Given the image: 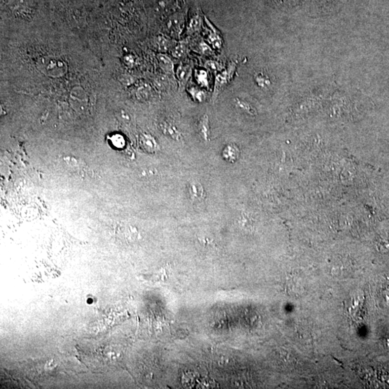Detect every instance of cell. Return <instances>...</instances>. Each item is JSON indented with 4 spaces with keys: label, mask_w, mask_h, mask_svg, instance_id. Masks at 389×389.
<instances>
[{
    "label": "cell",
    "mask_w": 389,
    "mask_h": 389,
    "mask_svg": "<svg viewBox=\"0 0 389 389\" xmlns=\"http://www.w3.org/2000/svg\"><path fill=\"white\" fill-rule=\"evenodd\" d=\"M39 71L50 78H59L67 72V66L62 59L53 57H42L37 62Z\"/></svg>",
    "instance_id": "1"
},
{
    "label": "cell",
    "mask_w": 389,
    "mask_h": 389,
    "mask_svg": "<svg viewBox=\"0 0 389 389\" xmlns=\"http://www.w3.org/2000/svg\"><path fill=\"white\" fill-rule=\"evenodd\" d=\"M143 150L150 153H154L157 150V144L155 139L150 135H142L140 140Z\"/></svg>",
    "instance_id": "2"
},
{
    "label": "cell",
    "mask_w": 389,
    "mask_h": 389,
    "mask_svg": "<svg viewBox=\"0 0 389 389\" xmlns=\"http://www.w3.org/2000/svg\"><path fill=\"white\" fill-rule=\"evenodd\" d=\"M183 20L182 21L180 19L174 18L170 20L167 24V30L170 35L172 36H179L181 34L182 30L183 28Z\"/></svg>",
    "instance_id": "3"
},
{
    "label": "cell",
    "mask_w": 389,
    "mask_h": 389,
    "mask_svg": "<svg viewBox=\"0 0 389 389\" xmlns=\"http://www.w3.org/2000/svg\"><path fill=\"white\" fill-rule=\"evenodd\" d=\"M191 74H192V70H191V67L188 65H185V64L179 66L176 72L177 79L180 83H183V84H185L190 79Z\"/></svg>",
    "instance_id": "4"
},
{
    "label": "cell",
    "mask_w": 389,
    "mask_h": 389,
    "mask_svg": "<svg viewBox=\"0 0 389 389\" xmlns=\"http://www.w3.org/2000/svg\"><path fill=\"white\" fill-rule=\"evenodd\" d=\"M158 62L160 67L162 69L163 71L167 73L171 74L174 72V64L169 56L164 54H159L157 56Z\"/></svg>",
    "instance_id": "5"
},
{
    "label": "cell",
    "mask_w": 389,
    "mask_h": 389,
    "mask_svg": "<svg viewBox=\"0 0 389 389\" xmlns=\"http://www.w3.org/2000/svg\"><path fill=\"white\" fill-rule=\"evenodd\" d=\"M160 128L161 131L164 132V134L169 135V136H172V137H177L179 136L178 131H177L176 128L167 122L160 123Z\"/></svg>",
    "instance_id": "6"
},
{
    "label": "cell",
    "mask_w": 389,
    "mask_h": 389,
    "mask_svg": "<svg viewBox=\"0 0 389 389\" xmlns=\"http://www.w3.org/2000/svg\"><path fill=\"white\" fill-rule=\"evenodd\" d=\"M187 48L186 45L179 44L174 47L172 50V54L177 59H183L187 56Z\"/></svg>",
    "instance_id": "7"
},
{
    "label": "cell",
    "mask_w": 389,
    "mask_h": 389,
    "mask_svg": "<svg viewBox=\"0 0 389 389\" xmlns=\"http://www.w3.org/2000/svg\"><path fill=\"white\" fill-rule=\"evenodd\" d=\"M202 22L200 18L198 17H194V18L191 19V22L188 26V31L190 34L192 33L198 32L201 28Z\"/></svg>",
    "instance_id": "8"
},
{
    "label": "cell",
    "mask_w": 389,
    "mask_h": 389,
    "mask_svg": "<svg viewBox=\"0 0 389 389\" xmlns=\"http://www.w3.org/2000/svg\"><path fill=\"white\" fill-rule=\"evenodd\" d=\"M199 129L200 132L203 135L204 137L206 138L208 136V131H209V126H208V117L204 116L203 118L200 120L199 123Z\"/></svg>",
    "instance_id": "9"
},
{
    "label": "cell",
    "mask_w": 389,
    "mask_h": 389,
    "mask_svg": "<svg viewBox=\"0 0 389 389\" xmlns=\"http://www.w3.org/2000/svg\"><path fill=\"white\" fill-rule=\"evenodd\" d=\"M116 116L117 120H120V122L123 123H129L131 117L128 116V114L125 112L123 110H119L116 113Z\"/></svg>",
    "instance_id": "10"
},
{
    "label": "cell",
    "mask_w": 389,
    "mask_h": 389,
    "mask_svg": "<svg viewBox=\"0 0 389 389\" xmlns=\"http://www.w3.org/2000/svg\"><path fill=\"white\" fill-rule=\"evenodd\" d=\"M172 42L164 38L159 37L158 39V45H159V48L164 51H167L169 48H172Z\"/></svg>",
    "instance_id": "11"
},
{
    "label": "cell",
    "mask_w": 389,
    "mask_h": 389,
    "mask_svg": "<svg viewBox=\"0 0 389 389\" xmlns=\"http://www.w3.org/2000/svg\"><path fill=\"white\" fill-rule=\"evenodd\" d=\"M113 145L117 148H121L123 147L125 144V140H124L123 136L120 135H114L112 137Z\"/></svg>",
    "instance_id": "12"
},
{
    "label": "cell",
    "mask_w": 389,
    "mask_h": 389,
    "mask_svg": "<svg viewBox=\"0 0 389 389\" xmlns=\"http://www.w3.org/2000/svg\"><path fill=\"white\" fill-rule=\"evenodd\" d=\"M208 67H209V68L211 69V70H219V67H220V66H219V64H217V63L213 62L208 63Z\"/></svg>",
    "instance_id": "13"
}]
</instances>
